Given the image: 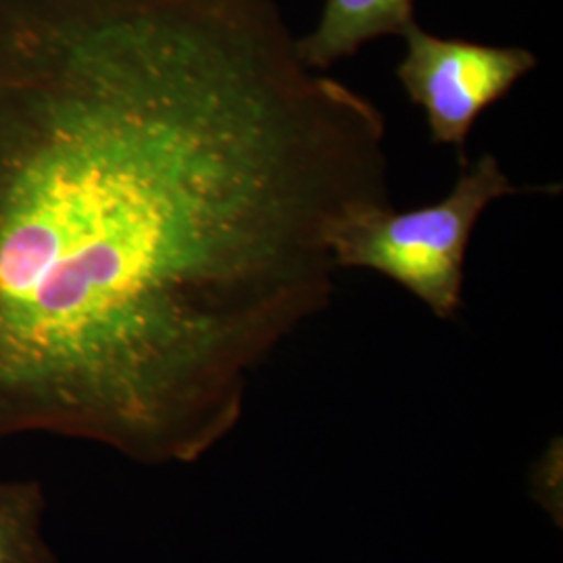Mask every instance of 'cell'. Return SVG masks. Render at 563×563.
Segmentation results:
<instances>
[{"instance_id": "obj_1", "label": "cell", "mask_w": 563, "mask_h": 563, "mask_svg": "<svg viewBox=\"0 0 563 563\" xmlns=\"http://www.w3.org/2000/svg\"><path fill=\"white\" fill-rule=\"evenodd\" d=\"M393 205L274 0H0V439L192 463Z\"/></svg>"}, {"instance_id": "obj_2", "label": "cell", "mask_w": 563, "mask_h": 563, "mask_svg": "<svg viewBox=\"0 0 563 563\" xmlns=\"http://www.w3.org/2000/svg\"><path fill=\"white\" fill-rule=\"evenodd\" d=\"M520 192L495 155L465 162L443 201L409 211L367 209L344 223L332 253L339 269L365 267L397 282L439 318L462 307L463 265L474 228L490 202Z\"/></svg>"}, {"instance_id": "obj_3", "label": "cell", "mask_w": 563, "mask_h": 563, "mask_svg": "<svg viewBox=\"0 0 563 563\" xmlns=\"http://www.w3.org/2000/svg\"><path fill=\"white\" fill-rule=\"evenodd\" d=\"M405 55L397 78L413 104L426 113L434 144L460 151L488 107L537 67V57L520 46H490L428 34L413 21L405 32Z\"/></svg>"}, {"instance_id": "obj_4", "label": "cell", "mask_w": 563, "mask_h": 563, "mask_svg": "<svg viewBox=\"0 0 563 563\" xmlns=\"http://www.w3.org/2000/svg\"><path fill=\"white\" fill-rule=\"evenodd\" d=\"M416 0H325L316 30L297 38L307 67L325 71L339 60L353 57L365 42L386 34L402 36L416 21Z\"/></svg>"}, {"instance_id": "obj_5", "label": "cell", "mask_w": 563, "mask_h": 563, "mask_svg": "<svg viewBox=\"0 0 563 563\" xmlns=\"http://www.w3.org/2000/svg\"><path fill=\"white\" fill-rule=\"evenodd\" d=\"M48 499L36 478H0V563H60L46 532Z\"/></svg>"}]
</instances>
